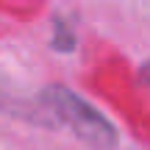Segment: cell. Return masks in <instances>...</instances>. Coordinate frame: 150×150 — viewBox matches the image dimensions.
Instances as JSON below:
<instances>
[{
    "label": "cell",
    "mask_w": 150,
    "mask_h": 150,
    "mask_svg": "<svg viewBox=\"0 0 150 150\" xmlns=\"http://www.w3.org/2000/svg\"><path fill=\"white\" fill-rule=\"evenodd\" d=\"M42 103H45V108H50L56 114L59 122L70 125L86 145H92L97 150H111L117 145L114 125L92 103H86L83 97H78L67 86H47L42 92Z\"/></svg>",
    "instance_id": "6da1fadb"
},
{
    "label": "cell",
    "mask_w": 150,
    "mask_h": 150,
    "mask_svg": "<svg viewBox=\"0 0 150 150\" xmlns=\"http://www.w3.org/2000/svg\"><path fill=\"white\" fill-rule=\"evenodd\" d=\"M11 103H8V97H3V95H0V111H11Z\"/></svg>",
    "instance_id": "7a4b0ae2"
}]
</instances>
